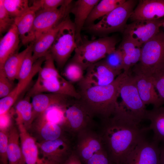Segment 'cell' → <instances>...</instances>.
<instances>
[{"instance_id": "6da1fadb", "label": "cell", "mask_w": 164, "mask_h": 164, "mask_svg": "<svg viewBox=\"0 0 164 164\" xmlns=\"http://www.w3.org/2000/svg\"><path fill=\"white\" fill-rule=\"evenodd\" d=\"M119 106L112 116L100 121L98 130L113 164H124L129 154L145 137L147 127Z\"/></svg>"}, {"instance_id": "7a4b0ae2", "label": "cell", "mask_w": 164, "mask_h": 164, "mask_svg": "<svg viewBox=\"0 0 164 164\" xmlns=\"http://www.w3.org/2000/svg\"><path fill=\"white\" fill-rule=\"evenodd\" d=\"M130 73L123 71L112 83L102 86H95L79 89L80 100L94 118L100 121L112 116L118 104L120 86Z\"/></svg>"}, {"instance_id": "3957f363", "label": "cell", "mask_w": 164, "mask_h": 164, "mask_svg": "<svg viewBox=\"0 0 164 164\" xmlns=\"http://www.w3.org/2000/svg\"><path fill=\"white\" fill-rule=\"evenodd\" d=\"M45 57L44 65L38 73L37 80L26 96L32 97L37 94L48 93L80 99L79 93L72 84L60 74L51 54L48 52Z\"/></svg>"}, {"instance_id": "277c9868", "label": "cell", "mask_w": 164, "mask_h": 164, "mask_svg": "<svg viewBox=\"0 0 164 164\" xmlns=\"http://www.w3.org/2000/svg\"><path fill=\"white\" fill-rule=\"evenodd\" d=\"M117 40L112 37L81 41L74 50L72 60L80 64L84 70L103 59L116 49Z\"/></svg>"}, {"instance_id": "5b68a950", "label": "cell", "mask_w": 164, "mask_h": 164, "mask_svg": "<svg viewBox=\"0 0 164 164\" xmlns=\"http://www.w3.org/2000/svg\"><path fill=\"white\" fill-rule=\"evenodd\" d=\"M133 67V71L150 76L164 69V32L160 31L142 46L140 61Z\"/></svg>"}, {"instance_id": "8992f818", "label": "cell", "mask_w": 164, "mask_h": 164, "mask_svg": "<svg viewBox=\"0 0 164 164\" xmlns=\"http://www.w3.org/2000/svg\"><path fill=\"white\" fill-rule=\"evenodd\" d=\"M137 1H126L103 17L99 22L88 26L87 29L98 35H105L117 31L123 32L128 20L134 9Z\"/></svg>"}, {"instance_id": "52a82bcc", "label": "cell", "mask_w": 164, "mask_h": 164, "mask_svg": "<svg viewBox=\"0 0 164 164\" xmlns=\"http://www.w3.org/2000/svg\"><path fill=\"white\" fill-rule=\"evenodd\" d=\"M77 46L74 24L68 15L48 52L51 54L58 67L62 68Z\"/></svg>"}, {"instance_id": "ba28073f", "label": "cell", "mask_w": 164, "mask_h": 164, "mask_svg": "<svg viewBox=\"0 0 164 164\" xmlns=\"http://www.w3.org/2000/svg\"><path fill=\"white\" fill-rule=\"evenodd\" d=\"M65 117L64 130L74 138L80 132L94 124V118L80 99L70 100L66 107Z\"/></svg>"}, {"instance_id": "9c48e42d", "label": "cell", "mask_w": 164, "mask_h": 164, "mask_svg": "<svg viewBox=\"0 0 164 164\" xmlns=\"http://www.w3.org/2000/svg\"><path fill=\"white\" fill-rule=\"evenodd\" d=\"M121 99L118 105L141 122L146 119L147 110L138 93L133 75L131 72L121 83L119 96Z\"/></svg>"}, {"instance_id": "30bf717a", "label": "cell", "mask_w": 164, "mask_h": 164, "mask_svg": "<svg viewBox=\"0 0 164 164\" xmlns=\"http://www.w3.org/2000/svg\"><path fill=\"white\" fill-rule=\"evenodd\" d=\"M93 127L81 130L75 138L74 150L83 164H85L96 153L105 150L98 130Z\"/></svg>"}, {"instance_id": "8fae6325", "label": "cell", "mask_w": 164, "mask_h": 164, "mask_svg": "<svg viewBox=\"0 0 164 164\" xmlns=\"http://www.w3.org/2000/svg\"><path fill=\"white\" fill-rule=\"evenodd\" d=\"M70 137L65 136L51 141L37 143L42 158L53 164H63L74 150Z\"/></svg>"}, {"instance_id": "7c38bea8", "label": "cell", "mask_w": 164, "mask_h": 164, "mask_svg": "<svg viewBox=\"0 0 164 164\" xmlns=\"http://www.w3.org/2000/svg\"><path fill=\"white\" fill-rule=\"evenodd\" d=\"M72 0L57 9L41 10L36 12L34 20L33 31L35 40L41 35L57 25L65 19L70 13Z\"/></svg>"}, {"instance_id": "4fadbf2b", "label": "cell", "mask_w": 164, "mask_h": 164, "mask_svg": "<svg viewBox=\"0 0 164 164\" xmlns=\"http://www.w3.org/2000/svg\"><path fill=\"white\" fill-rule=\"evenodd\" d=\"M164 19L138 20L127 24L124 31V37L142 46L159 32Z\"/></svg>"}, {"instance_id": "5bb4252c", "label": "cell", "mask_w": 164, "mask_h": 164, "mask_svg": "<svg viewBox=\"0 0 164 164\" xmlns=\"http://www.w3.org/2000/svg\"><path fill=\"white\" fill-rule=\"evenodd\" d=\"M86 70L83 79L78 83L79 89L108 85L120 75L109 67L103 60L90 66Z\"/></svg>"}, {"instance_id": "9a60e30c", "label": "cell", "mask_w": 164, "mask_h": 164, "mask_svg": "<svg viewBox=\"0 0 164 164\" xmlns=\"http://www.w3.org/2000/svg\"><path fill=\"white\" fill-rule=\"evenodd\" d=\"M159 143L144 138L129 154L124 164H160Z\"/></svg>"}, {"instance_id": "2e32d148", "label": "cell", "mask_w": 164, "mask_h": 164, "mask_svg": "<svg viewBox=\"0 0 164 164\" xmlns=\"http://www.w3.org/2000/svg\"><path fill=\"white\" fill-rule=\"evenodd\" d=\"M22 153L21 164H53L39 157V151L35 138L22 124H17Z\"/></svg>"}, {"instance_id": "e0dca14e", "label": "cell", "mask_w": 164, "mask_h": 164, "mask_svg": "<svg viewBox=\"0 0 164 164\" xmlns=\"http://www.w3.org/2000/svg\"><path fill=\"white\" fill-rule=\"evenodd\" d=\"M133 75L140 97L144 104H152L154 107L162 106L164 100L156 92L151 76L133 71Z\"/></svg>"}, {"instance_id": "ac0fdd59", "label": "cell", "mask_w": 164, "mask_h": 164, "mask_svg": "<svg viewBox=\"0 0 164 164\" xmlns=\"http://www.w3.org/2000/svg\"><path fill=\"white\" fill-rule=\"evenodd\" d=\"M45 59V57L44 56L36 60L34 63L30 75L26 78L18 80L11 93L7 96L0 99V115L6 113L11 109L18 97L29 85L33 78L38 73Z\"/></svg>"}, {"instance_id": "d6986e66", "label": "cell", "mask_w": 164, "mask_h": 164, "mask_svg": "<svg viewBox=\"0 0 164 164\" xmlns=\"http://www.w3.org/2000/svg\"><path fill=\"white\" fill-rule=\"evenodd\" d=\"M164 16V0L140 1L130 18L133 21L155 20Z\"/></svg>"}, {"instance_id": "ffe728a7", "label": "cell", "mask_w": 164, "mask_h": 164, "mask_svg": "<svg viewBox=\"0 0 164 164\" xmlns=\"http://www.w3.org/2000/svg\"><path fill=\"white\" fill-rule=\"evenodd\" d=\"M99 1L98 0H78L72 4L70 13H72L74 17L73 23L77 45L82 41L80 33L84 24L92 10Z\"/></svg>"}, {"instance_id": "44dd1931", "label": "cell", "mask_w": 164, "mask_h": 164, "mask_svg": "<svg viewBox=\"0 0 164 164\" xmlns=\"http://www.w3.org/2000/svg\"><path fill=\"white\" fill-rule=\"evenodd\" d=\"M72 97L66 95L48 93L36 94L32 97L33 121L49 107L55 104L66 103Z\"/></svg>"}, {"instance_id": "7402d4cb", "label": "cell", "mask_w": 164, "mask_h": 164, "mask_svg": "<svg viewBox=\"0 0 164 164\" xmlns=\"http://www.w3.org/2000/svg\"><path fill=\"white\" fill-rule=\"evenodd\" d=\"M68 16L55 26L41 35L32 43L33 57L35 62L39 58L45 56L47 54Z\"/></svg>"}, {"instance_id": "603a6c76", "label": "cell", "mask_w": 164, "mask_h": 164, "mask_svg": "<svg viewBox=\"0 0 164 164\" xmlns=\"http://www.w3.org/2000/svg\"><path fill=\"white\" fill-rule=\"evenodd\" d=\"M36 11L31 7L24 14L15 19L14 23L19 35L20 41L24 45L33 43L35 38L33 31Z\"/></svg>"}, {"instance_id": "cb8c5ba5", "label": "cell", "mask_w": 164, "mask_h": 164, "mask_svg": "<svg viewBox=\"0 0 164 164\" xmlns=\"http://www.w3.org/2000/svg\"><path fill=\"white\" fill-rule=\"evenodd\" d=\"M20 40L16 27L14 24L0 40V69L6 60L15 54Z\"/></svg>"}, {"instance_id": "d4e9b609", "label": "cell", "mask_w": 164, "mask_h": 164, "mask_svg": "<svg viewBox=\"0 0 164 164\" xmlns=\"http://www.w3.org/2000/svg\"><path fill=\"white\" fill-rule=\"evenodd\" d=\"M141 47L132 40L123 37L118 48L123 54V71L130 70L131 67L139 62L141 55Z\"/></svg>"}, {"instance_id": "484cf974", "label": "cell", "mask_w": 164, "mask_h": 164, "mask_svg": "<svg viewBox=\"0 0 164 164\" xmlns=\"http://www.w3.org/2000/svg\"><path fill=\"white\" fill-rule=\"evenodd\" d=\"M146 119L150 122L147 129L153 131L152 140L159 143L164 142V107H154L150 110H147Z\"/></svg>"}, {"instance_id": "4316f807", "label": "cell", "mask_w": 164, "mask_h": 164, "mask_svg": "<svg viewBox=\"0 0 164 164\" xmlns=\"http://www.w3.org/2000/svg\"><path fill=\"white\" fill-rule=\"evenodd\" d=\"M36 119V129L43 139L42 142L53 140L67 136L61 126L47 121L42 116L39 115Z\"/></svg>"}, {"instance_id": "83f0119b", "label": "cell", "mask_w": 164, "mask_h": 164, "mask_svg": "<svg viewBox=\"0 0 164 164\" xmlns=\"http://www.w3.org/2000/svg\"><path fill=\"white\" fill-rule=\"evenodd\" d=\"M8 157L9 164H21L22 153L17 127L13 125L9 130Z\"/></svg>"}, {"instance_id": "f1b7e54d", "label": "cell", "mask_w": 164, "mask_h": 164, "mask_svg": "<svg viewBox=\"0 0 164 164\" xmlns=\"http://www.w3.org/2000/svg\"><path fill=\"white\" fill-rule=\"evenodd\" d=\"M30 98L26 96L24 98L19 101L16 104L14 109L16 124H22L27 129L33 121L32 107Z\"/></svg>"}, {"instance_id": "f546056e", "label": "cell", "mask_w": 164, "mask_h": 164, "mask_svg": "<svg viewBox=\"0 0 164 164\" xmlns=\"http://www.w3.org/2000/svg\"><path fill=\"white\" fill-rule=\"evenodd\" d=\"M125 0H102L94 7L85 23L89 25L99 18L102 17L116 7L123 4Z\"/></svg>"}, {"instance_id": "4dcf8cb0", "label": "cell", "mask_w": 164, "mask_h": 164, "mask_svg": "<svg viewBox=\"0 0 164 164\" xmlns=\"http://www.w3.org/2000/svg\"><path fill=\"white\" fill-rule=\"evenodd\" d=\"M31 46L30 44L22 51L17 52L10 57L5 62L2 69L11 80L14 81L15 79H17L21 63Z\"/></svg>"}, {"instance_id": "1f68e13d", "label": "cell", "mask_w": 164, "mask_h": 164, "mask_svg": "<svg viewBox=\"0 0 164 164\" xmlns=\"http://www.w3.org/2000/svg\"><path fill=\"white\" fill-rule=\"evenodd\" d=\"M3 4L9 15L14 19L23 15L30 8L27 0H3Z\"/></svg>"}, {"instance_id": "d6a6232c", "label": "cell", "mask_w": 164, "mask_h": 164, "mask_svg": "<svg viewBox=\"0 0 164 164\" xmlns=\"http://www.w3.org/2000/svg\"><path fill=\"white\" fill-rule=\"evenodd\" d=\"M84 70L80 64L71 60L66 66L63 75L67 80L72 84L78 83L84 77Z\"/></svg>"}, {"instance_id": "836d02e7", "label": "cell", "mask_w": 164, "mask_h": 164, "mask_svg": "<svg viewBox=\"0 0 164 164\" xmlns=\"http://www.w3.org/2000/svg\"><path fill=\"white\" fill-rule=\"evenodd\" d=\"M105 63L119 74L123 70V54L119 49H115L108 54L102 60Z\"/></svg>"}, {"instance_id": "e575fe53", "label": "cell", "mask_w": 164, "mask_h": 164, "mask_svg": "<svg viewBox=\"0 0 164 164\" xmlns=\"http://www.w3.org/2000/svg\"><path fill=\"white\" fill-rule=\"evenodd\" d=\"M25 56L21 63L19 70L17 79L18 80L24 79L30 74L35 62L33 57L32 49V43Z\"/></svg>"}, {"instance_id": "d590c367", "label": "cell", "mask_w": 164, "mask_h": 164, "mask_svg": "<svg viewBox=\"0 0 164 164\" xmlns=\"http://www.w3.org/2000/svg\"><path fill=\"white\" fill-rule=\"evenodd\" d=\"M69 0H36L32 1L31 6L36 11L41 10H54L67 3Z\"/></svg>"}, {"instance_id": "8d00e7d4", "label": "cell", "mask_w": 164, "mask_h": 164, "mask_svg": "<svg viewBox=\"0 0 164 164\" xmlns=\"http://www.w3.org/2000/svg\"><path fill=\"white\" fill-rule=\"evenodd\" d=\"M14 19L9 15L5 9L3 4V0H0V35L8 31L15 24Z\"/></svg>"}, {"instance_id": "74e56055", "label": "cell", "mask_w": 164, "mask_h": 164, "mask_svg": "<svg viewBox=\"0 0 164 164\" xmlns=\"http://www.w3.org/2000/svg\"><path fill=\"white\" fill-rule=\"evenodd\" d=\"M14 81L10 80L2 69H0V97L2 98L8 95L16 86Z\"/></svg>"}, {"instance_id": "f35d334b", "label": "cell", "mask_w": 164, "mask_h": 164, "mask_svg": "<svg viewBox=\"0 0 164 164\" xmlns=\"http://www.w3.org/2000/svg\"><path fill=\"white\" fill-rule=\"evenodd\" d=\"M8 131H0V164H9L8 157Z\"/></svg>"}, {"instance_id": "ab89813d", "label": "cell", "mask_w": 164, "mask_h": 164, "mask_svg": "<svg viewBox=\"0 0 164 164\" xmlns=\"http://www.w3.org/2000/svg\"><path fill=\"white\" fill-rule=\"evenodd\" d=\"M151 76L158 94L164 100V69L157 71Z\"/></svg>"}, {"instance_id": "60d3db41", "label": "cell", "mask_w": 164, "mask_h": 164, "mask_svg": "<svg viewBox=\"0 0 164 164\" xmlns=\"http://www.w3.org/2000/svg\"><path fill=\"white\" fill-rule=\"evenodd\" d=\"M85 164H113L104 150L94 154Z\"/></svg>"}, {"instance_id": "b9f144b4", "label": "cell", "mask_w": 164, "mask_h": 164, "mask_svg": "<svg viewBox=\"0 0 164 164\" xmlns=\"http://www.w3.org/2000/svg\"><path fill=\"white\" fill-rule=\"evenodd\" d=\"M15 113V110H13L12 109L11 110V109L6 113L0 115V130L9 131L13 125L12 124V118Z\"/></svg>"}, {"instance_id": "7bdbcfd3", "label": "cell", "mask_w": 164, "mask_h": 164, "mask_svg": "<svg viewBox=\"0 0 164 164\" xmlns=\"http://www.w3.org/2000/svg\"><path fill=\"white\" fill-rule=\"evenodd\" d=\"M63 164H83L73 150Z\"/></svg>"}, {"instance_id": "ee69618b", "label": "cell", "mask_w": 164, "mask_h": 164, "mask_svg": "<svg viewBox=\"0 0 164 164\" xmlns=\"http://www.w3.org/2000/svg\"><path fill=\"white\" fill-rule=\"evenodd\" d=\"M162 145L160 147V164H164V142H162Z\"/></svg>"}, {"instance_id": "f6af8a7d", "label": "cell", "mask_w": 164, "mask_h": 164, "mask_svg": "<svg viewBox=\"0 0 164 164\" xmlns=\"http://www.w3.org/2000/svg\"><path fill=\"white\" fill-rule=\"evenodd\" d=\"M162 26L163 27L164 29V22H163V23Z\"/></svg>"}]
</instances>
